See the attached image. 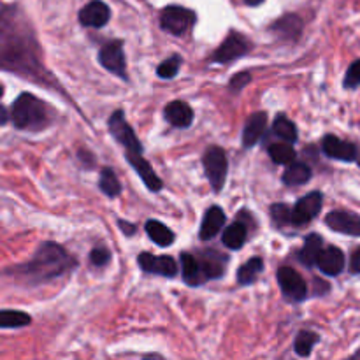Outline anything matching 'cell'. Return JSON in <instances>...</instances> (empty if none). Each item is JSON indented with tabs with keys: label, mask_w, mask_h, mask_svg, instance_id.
I'll list each match as a JSON object with an SVG mask.
<instances>
[{
	"label": "cell",
	"mask_w": 360,
	"mask_h": 360,
	"mask_svg": "<svg viewBox=\"0 0 360 360\" xmlns=\"http://www.w3.org/2000/svg\"><path fill=\"white\" fill-rule=\"evenodd\" d=\"M0 70L28 77L44 86L55 84V77L41 60V46L34 28L16 4L0 7Z\"/></svg>",
	"instance_id": "cell-1"
},
{
	"label": "cell",
	"mask_w": 360,
	"mask_h": 360,
	"mask_svg": "<svg viewBox=\"0 0 360 360\" xmlns=\"http://www.w3.org/2000/svg\"><path fill=\"white\" fill-rule=\"evenodd\" d=\"M77 266L76 259L56 243H42L35 255L23 266L11 269L14 276L23 278L27 283L37 285L70 273Z\"/></svg>",
	"instance_id": "cell-2"
},
{
	"label": "cell",
	"mask_w": 360,
	"mask_h": 360,
	"mask_svg": "<svg viewBox=\"0 0 360 360\" xmlns=\"http://www.w3.org/2000/svg\"><path fill=\"white\" fill-rule=\"evenodd\" d=\"M11 118L16 129L37 132L49 125L48 105L35 95L25 91L14 101L11 108Z\"/></svg>",
	"instance_id": "cell-3"
},
{
	"label": "cell",
	"mask_w": 360,
	"mask_h": 360,
	"mask_svg": "<svg viewBox=\"0 0 360 360\" xmlns=\"http://www.w3.org/2000/svg\"><path fill=\"white\" fill-rule=\"evenodd\" d=\"M202 162L204 171H206L207 179H210L211 188H213L214 192H221L229 172L227 153H225L220 146H211L207 148L206 153H204Z\"/></svg>",
	"instance_id": "cell-4"
},
{
	"label": "cell",
	"mask_w": 360,
	"mask_h": 360,
	"mask_svg": "<svg viewBox=\"0 0 360 360\" xmlns=\"http://www.w3.org/2000/svg\"><path fill=\"white\" fill-rule=\"evenodd\" d=\"M195 13L181 6H167L160 13V27L169 34L181 37L195 25Z\"/></svg>",
	"instance_id": "cell-5"
},
{
	"label": "cell",
	"mask_w": 360,
	"mask_h": 360,
	"mask_svg": "<svg viewBox=\"0 0 360 360\" xmlns=\"http://www.w3.org/2000/svg\"><path fill=\"white\" fill-rule=\"evenodd\" d=\"M109 132L111 136L125 148V151H132V153H143V144L137 139L136 132H134L132 127L127 123L125 112L123 111H115L111 115L108 122Z\"/></svg>",
	"instance_id": "cell-6"
},
{
	"label": "cell",
	"mask_w": 360,
	"mask_h": 360,
	"mask_svg": "<svg viewBox=\"0 0 360 360\" xmlns=\"http://www.w3.org/2000/svg\"><path fill=\"white\" fill-rule=\"evenodd\" d=\"M276 280L280 283L281 292L288 301L301 302L308 297V285L304 278L294 269V267H280L276 273Z\"/></svg>",
	"instance_id": "cell-7"
},
{
	"label": "cell",
	"mask_w": 360,
	"mask_h": 360,
	"mask_svg": "<svg viewBox=\"0 0 360 360\" xmlns=\"http://www.w3.org/2000/svg\"><path fill=\"white\" fill-rule=\"evenodd\" d=\"M98 62L109 72L116 74L122 77L123 81H129V74H127V62L125 53H123V42L122 41H109L98 51Z\"/></svg>",
	"instance_id": "cell-8"
},
{
	"label": "cell",
	"mask_w": 360,
	"mask_h": 360,
	"mask_svg": "<svg viewBox=\"0 0 360 360\" xmlns=\"http://www.w3.org/2000/svg\"><path fill=\"white\" fill-rule=\"evenodd\" d=\"M250 48H252V46H250L248 39H246L245 35L239 34V32H231V34L227 35V39H225V41L218 46L217 51L213 53L211 62L229 63L232 62V60H238L241 58V56H245L246 53L250 51Z\"/></svg>",
	"instance_id": "cell-9"
},
{
	"label": "cell",
	"mask_w": 360,
	"mask_h": 360,
	"mask_svg": "<svg viewBox=\"0 0 360 360\" xmlns=\"http://www.w3.org/2000/svg\"><path fill=\"white\" fill-rule=\"evenodd\" d=\"M323 204V193L315 190V192L308 193L306 197L299 199L295 202L294 210H292V225L294 227H302V225H308L313 218L319 217V213L322 211Z\"/></svg>",
	"instance_id": "cell-10"
},
{
	"label": "cell",
	"mask_w": 360,
	"mask_h": 360,
	"mask_svg": "<svg viewBox=\"0 0 360 360\" xmlns=\"http://www.w3.org/2000/svg\"><path fill=\"white\" fill-rule=\"evenodd\" d=\"M322 153L326 157L333 158V160H341L350 164V162L357 160L359 148L352 141H345L336 137L334 134H327L322 139Z\"/></svg>",
	"instance_id": "cell-11"
},
{
	"label": "cell",
	"mask_w": 360,
	"mask_h": 360,
	"mask_svg": "<svg viewBox=\"0 0 360 360\" xmlns=\"http://www.w3.org/2000/svg\"><path fill=\"white\" fill-rule=\"evenodd\" d=\"M326 225L330 231L340 232V234L360 238V214L352 213V211H330L326 217Z\"/></svg>",
	"instance_id": "cell-12"
},
{
	"label": "cell",
	"mask_w": 360,
	"mask_h": 360,
	"mask_svg": "<svg viewBox=\"0 0 360 360\" xmlns=\"http://www.w3.org/2000/svg\"><path fill=\"white\" fill-rule=\"evenodd\" d=\"M137 262L139 267L144 273L150 274H158V276L165 278H174L178 274V264L174 262V259L169 255H151V253H141L137 257Z\"/></svg>",
	"instance_id": "cell-13"
},
{
	"label": "cell",
	"mask_w": 360,
	"mask_h": 360,
	"mask_svg": "<svg viewBox=\"0 0 360 360\" xmlns=\"http://www.w3.org/2000/svg\"><path fill=\"white\" fill-rule=\"evenodd\" d=\"M125 158L130 165H132L134 171L139 174V178L143 179L144 185L151 190V192H160L164 183L158 178L157 172L153 171L151 164H148L146 158L143 157V153H132V151H125Z\"/></svg>",
	"instance_id": "cell-14"
},
{
	"label": "cell",
	"mask_w": 360,
	"mask_h": 360,
	"mask_svg": "<svg viewBox=\"0 0 360 360\" xmlns=\"http://www.w3.org/2000/svg\"><path fill=\"white\" fill-rule=\"evenodd\" d=\"M109 18H111V11L104 2L102 0H91L79 11L77 20L83 27L102 28L105 23H109Z\"/></svg>",
	"instance_id": "cell-15"
},
{
	"label": "cell",
	"mask_w": 360,
	"mask_h": 360,
	"mask_svg": "<svg viewBox=\"0 0 360 360\" xmlns=\"http://www.w3.org/2000/svg\"><path fill=\"white\" fill-rule=\"evenodd\" d=\"M345 253L341 252V248L338 246H327L320 252L319 259H316V267L322 271L326 276H338V274L343 273L345 269Z\"/></svg>",
	"instance_id": "cell-16"
},
{
	"label": "cell",
	"mask_w": 360,
	"mask_h": 360,
	"mask_svg": "<svg viewBox=\"0 0 360 360\" xmlns=\"http://www.w3.org/2000/svg\"><path fill=\"white\" fill-rule=\"evenodd\" d=\"M269 30L285 41H297L302 34V20L297 14H285L271 25Z\"/></svg>",
	"instance_id": "cell-17"
},
{
	"label": "cell",
	"mask_w": 360,
	"mask_h": 360,
	"mask_svg": "<svg viewBox=\"0 0 360 360\" xmlns=\"http://www.w3.org/2000/svg\"><path fill=\"white\" fill-rule=\"evenodd\" d=\"M164 116L176 129H188L193 122V111L186 102L172 101L165 105Z\"/></svg>",
	"instance_id": "cell-18"
},
{
	"label": "cell",
	"mask_w": 360,
	"mask_h": 360,
	"mask_svg": "<svg viewBox=\"0 0 360 360\" xmlns=\"http://www.w3.org/2000/svg\"><path fill=\"white\" fill-rule=\"evenodd\" d=\"M267 127V112L259 111L253 112L245 123V130H243V146L252 148L262 139L264 132Z\"/></svg>",
	"instance_id": "cell-19"
},
{
	"label": "cell",
	"mask_w": 360,
	"mask_h": 360,
	"mask_svg": "<svg viewBox=\"0 0 360 360\" xmlns=\"http://www.w3.org/2000/svg\"><path fill=\"white\" fill-rule=\"evenodd\" d=\"M181 274L183 281L190 287H199V285L206 283V276H204V269L200 266V260L197 259V255H192V253L183 252L181 257Z\"/></svg>",
	"instance_id": "cell-20"
},
{
	"label": "cell",
	"mask_w": 360,
	"mask_h": 360,
	"mask_svg": "<svg viewBox=\"0 0 360 360\" xmlns=\"http://www.w3.org/2000/svg\"><path fill=\"white\" fill-rule=\"evenodd\" d=\"M225 225V213L220 206H211L204 214L202 225H200V239L202 241H210L213 239L221 227Z\"/></svg>",
	"instance_id": "cell-21"
},
{
	"label": "cell",
	"mask_w": 360,
	"mask_h": 360,
	"mask_svg": "<svg viewBox=\"0 0 360 360\" xmlns=\"http://www.w3.org/2000/svg\"><path fill=\"white\" fill-rule=\"evenodd\" d=\"M197 259L200 260V266H202L204 276H206L207 281L217 280V278H220L225 273V260H227V257L210 250V252L199 253Z\"/></svg>",
	"instance_id": "cell-22"
},
{
	"label": "cell",
	"mask_w": 360,
	"mask_h": 360,
	"mask_svg": "<svg viewBox=\"0 0 360 360\" xmlns=\"http://www.w3.org/2000/svg\"><path fill=\"white\" fill-rule=\"evenodd\" d=\"M323 250V239L320 234H309L306 238L304 246L301 248V252L297 253V259L302 266L313 267L316 266V259H319L320 252Z\"/></svg>",
	"instance_id": "cell-23"
},
{
	"label": "cell",
	"mask_w": 360,
	"mask_h": 360,
	"mask_svg": "<svg viewBox=\"0 0 360 360\" xmlns=\"http://www.w3.org/2000/svg\"><path fill=\"white\" fill-rule=\"evenodd\" d=\"M313 171L304 162H290L283 172V183L288 186L306 185L311 179Z\"/></svg>",
	"instance_id": "cell-24"
},
{
	"label": "cell",
	"mask_w": 360,
	"mask_h": 360,
	"mask_svg": "<svg viewBox=\"0 0 360 360\" xmlns=\"http://www.w3.org/2000/svg\"><path fill=\"white\" fill-rule=\"evenodd\" d=\"M248 238V227L243 221H234L231 227L225 229L224 236H221V243L231 250H241L243 245Z\"/></svg>",
	"instance_id": "cell-25"
},
{
	"label": "cell",
	"mask_w": 360,
	"mask_h": 360,
	"mask_svg": "<svg viewBox=\"0 0 360 360\" xmlns=\"http://www.w3.org/2000/svg\"><path fill=\"white\" fill-rule=\"evenodd\" d=\"M144 229H146V234L150 236L151 241L158 246H171L176 239L174 232L158 220H148Z\"/></svg>",
	"instance_id": "cell-26"
},
{
	"label": "cell",
	"mask_w": 360,
	"mask_h": 360,
	"mask_svg": "<svg viewBox=\"0 0 360 360\" xmlns=\"http://www.w3.org/2000/svg\"><path fill=\"white\" fill-rule=\"evenodd\" d=\"M273 130L280 139L285 141V143L294 144L295 141H297V136H299L297 127H295V123L292 122L290 118H287L285 115H278L276 118H274Z\"/></svg>",
	"instance_id": "cell-27"
},
{
	"label": "cell",
	"mask_w": 360,
	"mask_h": 360,
	"mask_svg": "<svg viewBox=\"0 0 360 360\" xmlns=\"http://www.w3.org/2000/svg\"><path fill=\"white\" fill-rule=\"evenodd\" d=\"M264 271V260L260 257H253L248 262L243 264L238 269V281L239 285H250L257 280L260 273Z\"/></svg>",
	"instance_id": "cell-28"
},
{
	"label": "cell",
	"mask_w": 360,
	"mask_h": 360,
	"mask_svg": "<svg viewBox=\"0 0 360 360\" xmlns=\"http://www.w3.org/2000/svg\"><path fill=\"white\" fill-rule=\"evenodd\" d=\"M32 322L30 315L16 309H2L0 311V329H20Z\"/></svg>",
	"instance_id": "cell-29"
},
{
	"label": "cell",
	"mask_w": 360,
	"mask_h": 360,
	"mask_svg": "<svg viewBox=\"0 0 360 360\" xmlns=\"http://www.w3.org/2000/svg\"><path fill=\"white\" fill-rule=\"evenodd\" d=\"M320 336L319 334L311 333V330H301V333L295 336L294 341V350L299 357H309L313 352V347L319 343Z\"/></svg>",
	"instance_id": "cell-30"
},
{
	"label": "cell",
	"mask_w": 360,
	"mask_h": 360,
	"mask_svg": "<svg viewBox=\"0 0 360 360\" xmlns=\"http://www.w3.org/2000/svg\"><path fill=\"white\" fill-rule=\"evenodd\" d=\"M267 151H269L271 160L278 165H288L295 160V150L290 143L271 144Z\"/></svg>",
	"instance_id": "cell-31"
},
{
	"label": "cell",
	"mask_w": 360,
	"mask_h": 360,
	"mask_svg": "<svg viewBox=\"0 0 360 360\" xmlns=\"http://www.w3.org/2000/svg\"><path fill=\"white\" fill-rule=\"evenodd\" d=\"M98 186H101L102 192L108 197H118L122 192V185H120L118 178H116L115 171L109 167L102 169L101 178H98Z\"/></svg>",
	"instance_id": "cell-32"
},
{
	"label": "cell",
	"mask_w": 360,
	"mask_h": 360,
	"mask_svg": "<svg viewBox=\"0 0 360 360\" xmlns=\"http://www.w3.org/2000/svg\"><path fill=\"white\" fill-rule=\"evenodd\" d=\"M181 62H183L181 56H179V55H172L171 58L164 60V62H162L160 65H158L157 74L162 77V79H172V77H174L176 74H178Z\"/></svg>",
	"instance_id": "cell-33"
},
{
	"label": "cell",
	"mask_w": 360,
	"mask_h": 360,
	"mask_svg": "<svg viewBox=\"0 0 360 360\" xmlns=\"http://www.w3.org/2000/svg\"><path fill=\"white\" fill-rule=\"evenodd\" d=\"M271 214H273L274 224H278L280 227L292 225V210L287 206V204H273V207H271Z\"/></svg>",
	"instance_id": "cell-34"
},
{
	"label": "cell",
	"mask_w": 360,
	"mask_h": 360,
	"mask_svg": "<svg viewBox=\"0 0 360 360\" xmlns=\"http://www.w3.org/2000/svg\"><path fill=\"white\" fill-rule=\"evenodd\" d=\"M343 86L347 90H355V88L360 86V60H355V62L350 63L347 74H345Z\"/></svg>",
	"instance_id": "cell-35"
},
{
	"label": "cell",
	"mask_w": 360,
	"mask_h": 360,
	"mask_svg": "<svg viewBox=\"0 0 360 360\" xmlns=\"http://www.w3.org/2000/svg\"><path fill=\"white\" fill-rule=\"evenodd\" d=\"M109 259H111V253H109L105 248H101V246H98V248L91 250L90 262L94 264L95 267H104L105 264L109 262Z\"/></svg>",
	"instance_id": "cell-36"
},
{
	"label": "cell",
	"mask_w": 360,
	"mask_h": 360,
	"mask_svg": "<svg viewBox=\"0 0 360 360\" xmlns=\"http://www.w3.org/2000/svg\"><path fill=\"white\" fill-rule=\"evenodd\" d=\"M250 81H252V74L250 72L236 74V76H232L231 79V90L241 91L246 84H250Z\"/></svg>",
	"instance_id": "cell-37"
},
{
	"label": "cell",
	"mask_w": 360,
	"mask_h": 360,
	"mask_svg": "<svg viewBox=\"0 0 360 360\" xmlns=\"http://www.w3.org/2000/svg\"><path fill=\"white\" fill-rule=\"evenodd\" d=\"M350 273L352 274H360V246L352 252L350 257Z\"/></svg>",
	"instance_id": "cell-38"
},
{
	"label": "cell",
	"mask_w": 360,
	"mask_h": 360,
	"mask_svg": "<svg viewBox=\"0 0 360 360\" xmlns=\"http://www.w3.org/2000/svg\"><path fill=\"white\" fill-rule=\"evenodd\" d=\"M118 227L122 229V231H123V234H125V236H129V238H130V236H134V234H136V225H134V224H129V221H125V220H120V221H118Z\"/></svg>",
	"instance_id": "cell-39"
},
{
	"label": "cell",
	"mask_w": 360,
	"mask_h": 360,
	"mask_svg": "<svg viewBox=\"0 0 360 360\" xmlns=\"http://www.w3.org/2000/svg\"><path fill=\"white\" fill-rule=\"evenodd\" d=\"M7 120H9V115H7V109L0 104V127L6 125Z\"/></svg>",
	"instance_id": "cell-40"
},
{
	"label": "cell",
	"mask_w": 360,
	"mask_h": 360,
	"mask_svg": "<svg viewBox=\"0 0 360 360\" xmlns=\"http://www.w3.org/2000/svg\"><path fill=\"white\" fill-rule=\"evenodd\" d=\"M246 4H248V6H252V7H257V6H260V4L264 2V0H245Z\"/></svg>",
	"instance_id": "cell-41"
},
{
	"label": "cell",
	"mask_w": 360,
	"mask_h": 360,
	"mask_svg": "<svg viewBox=\"0 0 360 360\" xmlns=\"http://www.w3.org/2000/svg\"><path fill=\"white\" fill-rule=\"evenodd\" d=\"M2 95H4V86L0 84V98H2Z\"/></svg>",
	"instance_id": "cell-42"
},
{
	"label": "cell",
	"mask_w": 360,
	"mask_h": 360,
	"mask_svg": "<svg viewBox=\"0 0 360 360\" xmlns=\"http://www.w3.org/2000/svg\"><path fill=\"white\" fill-rule=\"evenodd\" d=\"M354 357H355V359H360V350H359V352H355Z\"/></svg>",
	"instance_id": "cell-43"
},
{
	"label": "cell",
	"mask_w": 360,
	"mask_h": 360,
	"mask_svg": "<svg viewBox=\"0 0 360 360\" xmlns=\"http://www.w3.org/2000/svg\"><path fill=\"white\" fill-rule=\"evenodd\" d=\"M357 162H359V167H360V153H359V157H357Z\"/></svg>",
	"instance_id": "cell-44"
}]
</instances>
